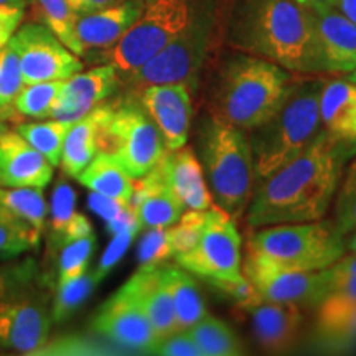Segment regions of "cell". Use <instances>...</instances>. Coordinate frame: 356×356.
I'll return each instance as SVG.
<instances>
[{
	"mask_svg": "<svg viewBox=\"0 0 356 356\" xmlns=\"http://www.w3.org/2000/svg\"><path fill=\"white\" fill-rule=\"evenodd\" d=\"M338 144L322 131L304 152L264 178L249 202L248 225L262 228L322 220L341 178Z\"/></svg>",
	"mask_w": 356,
	"mask_h": 356,
	"instance_id": "cell-1",
	"label": "cell"
},
{
	"mask_svg": "<svg viewBox=\"0 0 356 356\" xmlns=\"http://www.w3.org/2000/svg\"><path fill=\"white\" fill-rule=\"evenodd\" d=\"M241 44L287 71H325L314 15L297 0H251L241 24Z\"/></svg>",
	"mask_w": 356,
	"mask_h": 356,
	"instance_id": "cell-2",
	"label": "cell"
},
{
	"mask_svg": "<svg viewBox=\"0 0 356 356\" xmlns=\"http://www.w3.org/2000/svg\"><path fill=\"white\" fill-rule=\"evenodd\" d=\"M322 88V81H291L274 113L249 131L257 178L273 175L317 139Z\"/></svg>",
	"mask_w": 356,
	"mask_h": 356,
	"instance_id": "cell-3",
	"label": "cell"
},
{
	"mask_svg": "<svg viewBox=\"0 0 356 356\" xmlns=\"http://www.w3.org/2000/svg\"><path fill=\"white\" fill-rule=\"evenodd\" d=\"M291 74L259 56H238L222 71L213 118L251 131L274 113L286 95Z\"/></svg>",
	"mask_w": 356,
	"mask_h": 356,
	"instance_id": "cell-4",
	"label": "cell"
},
{
	"mask_svg": "<svg viewBox=\"0 0 356 356\" xmlns=\"http://www.w3.org/2000/svg\"><path fill=\"white\" fill-rule=\"evenodd\" d=\"M345 236L335 221L262 226L248 241V256L293 270H322L345 254Z\"/></svg>",
	"mask_w": 356,
	"mask_h": 356,
	"instance_id": "cell-5",
	"label": "cell"
},
{
	"mask_svg": "<svg viewBox=\"0 0 356 356\" xmlns=\"http://www.w3.org/2000/svg\"><path fill=\"white\" fill-rule=\"evenodd\" d=\"M203 162L218 207L233 220L241 218L257 178L249 137L241 129L213 118L203 134Z\"/></svg>",
	"mask_w": 356,
	"mask_h": 356,
	"instance_id": "cell-6",
	"label": "cell"
},
{
	"mask_svg": "<svg viewBox=\"0 0 356 356\" xmlns=\"http://www.w3.org/2000/svg\"><path fill=\"white\" fill-rule=\"evenodd\" d=\"M191 22L186 0H150L131 29L108 48L104 58L119 76H132L150 58L180 37Z\"/></svg>",
	"mask_w": 356,
	"mask_h": 356,
	"instance_id": "cell-7",
	"label": "cell"
},
{
	"mask_svg": "<svg viewBox=\"0 0 356 356\" xmlns=\"http://www.w3.org/2000/svg\"><path fill=\"white\" fill-rule=\"evenodd\" d=\"M99 150L114 155L132 178H140L165 157L163 137L144 108L127 102L113 106L101 129Z\"/></svg>",
	"mask_w": 356,
	"mask_h": 356,
	"instance_id": "cell-8",
	"label": "cell"
},
{
	"mask_svg": "<svg viewBox=\"0 0 356 356\" xmlns=\"http://www.w3.org/2000/svg\"><path fill=\"white\" fill-rule=\"evenodd\" d=\"M188 273L210 279H236L241 275V236L234 220L213 203L207 210V221L191 251L175 256Z\"/></svg>",
	"mask_w": 356,
	"mask_h": 356,
	"instance_id": "cell-9",
	"label": "cell"
},
{
	"mask_svg": "<svg viewBox=\"0 0 356 356\" xmlns=\"http://www.w3.org/2000/svg\"><path fill=\"white\" fill-rule=\"evenodd\" d=\"M8 43L19 55L25 84L65 81L83 70L78 55L68 50L44 25L20 26Z\"/></svg>",
	"mask_w": 356,
	"mask_h": 356,
	"instance_id": "cell-10",
	"label": "cell"
},
{
	"mask_svg": "<svg viewBox=\"0 0 356 356\" xmlns=\"http://www.w3.org/2000/svg\"><path fill=\"white\" fill-rule=\"evenodd\" d=\"M244 275L251 280L264 300L318 304L327 296V273L293 270L246 256Z\"/></svg>",
	"mask_w": 356,
	"mask_h": 356,
	"instance_id": "cell-11",
	"label": "cell"
},
{
	"mask_svg": "<svg viewBox=\"0 0 356 356\" xmlns=\"http://www.w3.org/2000/svg\"><path fill=\"white\" fill-rule=\"evenodd\" d=\"M92 327L97 333L126 350L152 353L159 341L144 309L127 284L99 307Z\"/></svg>",
	"mask_w": 356,
	"mask_h": 356,
	"instance_id": "cell-12",
	"label": "cell"
},
{
	"mask_svg": "<svg viewBox=\"0 0 356 356\" xmlns=\"http://www.w3.org/2000/svg\"><path fill=\"white\" fill-rule=\"evenodd\" d=\"M202 53L203 33L191 22L180 37L150 58L127 79L139 89L170 83H184L188 86L193 83L202 63Z\"/></svg>",
	"mask_w": 356,
	"mask_h": 356,
	"instance_id": "cell-13",
	"label": "cell"
},
{
	"mask_svg": "<svg viewBox=\"0 0 356 356\" xmlns=\"http://www.w3.org/2000/svg\"><path fill=\"white\" fill-rule=\"evenodd\" d=\"M140 104L162 134L167 150L186 144L191 124V96L184 83L154 84L140 89Z\"/></svg>",
	"mask_w": 356,
	"mask_h": 356,
	"instance_id": "cell-14",
	"label": "cell"
},
{
	"mask_svg": "<svg viewBox=\"0 0 356 356\" xmlns=\"http://www.w3.org/2000/svg\"><path fill=\"white\" fill-rule=\"evenodd\" d=\"M51 315L30 299L0 300V345L37 355L50 341Z\"/></svg>",
	"mask_w": 356,
	"mask_h": 356,
	"instance_id": "cell-15",
	"label": "cell"
},
{
	"mask_svg": "<svg viewBox=\"0 0 356 356\" xmlns=\"http://www.w3.org/2000/svg\"><path fill=\"white\" fill-rule=\"evenodd\" d=\"M119 74L113 65H102L86 73L73 74L65 79L53 108L51 118L63 122H76L91 113L118 89Z\"/></svg>",
	"mask_w": 356,
	"mask_h": 356,
	"instance_id": "cell-16",
	"label": "cell"
},
{
	"mask_svg": "<svg viewBox=\"0 0 356 356\" xmlns=\"http://www.w3.org/2000/svg\"><path fill=\"white\" fill-rule=\"evenodd\" d=\"M314 15L325 71L351 73L356 68V24L327 2H307Z\"/></svg>",
	"mask_w": 356,
	"mask_h": 356,
	"instance_id": "cell-17",
	"label": "cell"
},
{
	"mask_svg": "<svg viewBox=\"0 0 356 356\" xmlns=\"http://www.w3.org/2000/svg\"><path fill=\"white\" fill-rule=\"evenodd\" d=\"M51 177V163L19 132H3L0 136V186L43 190Z\"/></svg>",
	"mask_w": 356,
	"mask_h": 356,
	"instance_id": "cell-18",
	"label": "cell"
},
{
	"mask_svg": "<svg viewBox=\"0 0 356 356\" xmlns=\"http://www.w3.org/2000/svg\"><path fill=\"white\" fill-rule=\"evenodd\" d=\"M131 207L140 228L145 229L168 228L185 210V204L168 185L160 163L144 177L134 180Z\"/></svg>",
	"mask_w": 356,
	"mask_h": 356,
	"instance_id": "cell-19",
	"label": "cell"
},
{
	"mask_svg": "<svg viewBox=\"0 0 356 356\" xmlns=\"http://www.w3.org/2000/svg\"><path fill=\"white\" fill-rule=\"evenodd\" d=\"M246 312L251 315L256 340L266 351L282 353L293 348L299 340L304 323L299 304L262 299Z\"/></svg>",
	"mask_w": 356,
	"mask_h": 356,
	"instance_id": "cell-20",
	"label": "cell"
},
{
	"mask_svg": "<svg viewBox=\"0 0 356 356\" xmlns=\"http://www.w3.org/2000/svg\"><path fill=\"white\" fill-rule=\"evenodd\" d=\"M126 284L144 309L159 340L178 332L175 307L162 264L139 267Z\"/></svg>",
	"mask_w": 356,
	"mask_h": 356,
	"instance_id": "cell-21",
	"label": "cell"
},
{
	"mask_svg": "<svg viewBox=\"0 0 356 356\" xmlns=\"http://www.w3.org/2000/svg\"><path fill=\"white\" fill-rule=\"evenodd\" d=\"M142 0H122L101 10L78 17L76 33L84 50L102 48L108 50L131 29L144 10Z\"/></svg>",
	"mask_w": 356,
	"mask_h": 356,
	"instance_id": "cell-22",
	"label": "cell"
},
{
	"mask_svg": "<svg viewBox=\"0 0 356 356\" xmlns=\"http://www.w3.org/2000/svg\"><path fill=\"white\" fill-rule=\"evenodd\" d=\"M170 188L181 200L188 210H208L213 204V197L204 181L202 165L191 149L167 150L160 160Z\"/></svg>",
	"mask_w": 356,
	"mask_h": 356,
	"instance_id": "cell-23",
	"label": "cell"
},
{
	"mask_svg": "<svg viewBox=\"0 0 356 356\" xmlns=\"http://www.w3.org/2000/svg\"><path fill=\"white\" fill-rule=\"evenodd\" d=\"M113 113V106H97L91 113L71 124L61 152L60 165L66 175L76 178L99 150L101 129Z\"/></svg>",
	"mask_w": 356,
	"mask_h": 356,
	"instance_id": "cell-24",
	"label": "cell"
},
{
	"mask_svg": "<svg viewBox=\"0 0 356 356\" xmlns=\"http://www.w3.org/2000/svg\"><path fill=\"white\" fill-rule=\"evenodd\" d=\"M315 337L328 348H346L356 343V297L327 293L318 302Z\"/></svg>",
	"mask_w": 356,
	"mask_h": 356,
	"instance_id": "cell-25",
	"label": "cell"
},
{
	"mask_svg": "<svg viewBox=\"0 0 356 356\" xmlns=\"http://www.w3.org/2000/svg\"><path fill=\"white\" fill-rule=\"evenodd\" d=\"M320 122L325 132L338 142L356 140V84L330 81L320 95Z\"/></svg>",
	"mask_w": 356,
	"mask_h": 356,
	"instance_id": "cell-26",
	"label": "cell"
},
{
	"mask_svg": "<svg viewBox=\"0 0 356 356\" xmlns=\"http://www.w3.org/2000/svg\"><path fill=\"white\" fill-rule=\"evenodd\" d=\"M76 178L95 193L113 198L124 204H131L134 178L129 175L126 168L114 155L99 152Z\"/></svg>",
	"mask_w": 356,
	"mask_h": 356,
	"instance_id": "cell-27",
	"label": "cell"
},
{
	"mask_svg": "<svg viewBox=\"0 0 356 356\" xmlns=\"http://www.w3.org/2000/svg\"><path fill=\"white\" fill-rule=\"evenodd\" d=\"M168 289H170L178 332H185L208 314L207 305L198 292L197 284L188 273L175 266H163Z\"/></svg>",
	"mask_w": 356,
	"mask_h": 356,
	"instance_id": "cell-28",
	"label": "cell"
},
{
	"mask_svg": "<svg viewBox=\"0 0 356 356\" xmlns=\"http://www.w3.org/2000/svg\"><path fill=\"white\" fill-rule=\"evenodd\" d=\"M186 332L203 356H236L243 351L228 325L208 314Z\"/></svg>",
	"mask_w": 356,
	"mask_h": 356,
	"instance_id": "cell-29",
	"label": "cell"
},
{
	"mask_svg": "<svg viewBox=\"0 0 356 356\" xmlns=\"http://www.w3.org/2000/svg\"><path fill=\"white\" fill-rule=\"evenodd\" d=\"M37 12L55 37L74 55L83 56L86 50L76 33L78 15L71 10L66 0H37Z\"/></svg>",
	"mask_w": 356,
	"mask_h": 356,
	"instance_id": "cell-30",
	"label": "cell"
},
{
	"mask_svg": "<svg viewBox=\"0 0 356 356\" xmlns=\"http://www.w3.org/2000/svg\"><path fill=\"white\" fill-rule=\"evenodd\" d=\"M0 204L42 236L48 207L42 188H3L0 186Z\"/></svg>",
	"mask_w": 356,
	"mask_h": 356,
	"instance_id": "cell-31",
	"label": "cell"
},
{
	"mask_svg": "<svg viewBox=\"0 0 356 356\" xmlns=\"http://www.w3.org/2000/svg\"><path fill=\"white\" fill-rule=\"evenodd\" d=\"M70 127V122L53 119V121L48 122H24L20 124L17 132H19L33 149H37L53 167H56L60 165L63 144Z\"/></svg>",
	"mask_w": 356,
	"mask_h": 356,
	"instance_id": "cell-32",
	"label": "cell"
},
{
	"mask_svg": "<svg viewBox=\"0 0 356 356\" xmlns=\"http://www.w3.org/2000/svg\"><path fill=\"white\" fill-rule=\"evenodd\" d=\"M63 81H42L25 84L17 96L13 108L15 113L25 118H51L58 95H60Z\"/></svg>",
	"mask_w": 356,
	"mask_h": 356,
	"instance_id": "cell-33",
	"label": "cell"
},
{
	"mask_svg": "<svg viewBox=\"0 0 356 356\" xmlns=\"http://www.w3.org/2000/svg\"><path fill=\"white\" fill-rule=\"evenodd\" d=\"M42 236L0 204V259L15 257L38 246Z\"/></svg>",
	"mask_w": 356,
	"mask_h": 356,
	"instance_id": "cell-34",
	"label": "cell"
},
{
	"mask_svg": "<svg viewBox=\"0 0 356 356\" xmlns=\"http://www.w3.org/2000/svg\"><path fill=\"white\" fill-rule=\"evenodd\" d=\"M95 274H83L76 279L66 280L58 284V292L55 297V304L51 310V320L56 323L65 322L76 312L79 305L88 299L92 289L97 286Z\"/></svg>",
	"mask_w": 356,
	"mask_h": 356,
	"instance_id": "cell-35",
	"label": "cell"
},
{
	"mask_svg": "<svg viewBox=\"0 0 356 356\" xmlns=\"http://www.w3.org/2000/svg\"><path fill=\"white\" fill-rule=\"evenodd\" d=\"M24 86L19 55L12 44L7 43L6 47L0 48V115L12 113L13 102Z\"/></svg>",
	"mask_w": 356,
	"mask_h": 356,
	"instance_id": "cell-36",
	"label": "cell"
},
{
	"mask_svg": "<svg viewBox=\"0 0 356 356\" xmlns=\"http://www.w3.org/2000/svg\"><path fill=\"white\" fill-rule=\"evenodd\" d=\"M204 221H207V210H188L181 213L178 221L168 226V243H170L173 257L188 252L197 246Z\"/></svg>",
	"mask_w": 356,
	"mask_h": 356,
	"instance_id": "cell-37",
	"label": "cell"
},
{
	"mask_svg": "<svg viewBox=\"0 0 356 356\" xmlns=\"http://www.w3.org/2000/svg\"><path fill=\"white\" fill-rule=\"evenodd\" d=\"M95 243V233L63 243L60 256V282L86 274Z\"/></svg>",
	"mask_w": 356,
	"mask_h": 356,
	"instance_id": "cell-38",
	"label": "cell"
},
{
	"mask_svg": "<svg viewBox=\"0 0 356 356\" xmlns=\"http://www.w3.org/2000/svg\"><path fill=\"white\" fill-rule=\"evenodd\" d=\"M340 180L335 193V225L346 236L356 231V159Z\"/></svg>",
	"mask_w": 356,
	"mask_h": 356,
	"instance_id": "cell-39",
	"label": "cell"
},
{
	"mask_svg": "<svg viewBox=\"0 0 356 356\" xmlns=\"http://www.w3.org/2000/svg\"><path fill=\"white\" fill-rule=\"evenodd\" d=\"M74 204H76L74 190L66 181H60L56 185L55 193H53L51 202V233L58 241H61L66 226L76 213L74 211Z\"/></svg>",
	"mask_w": 356,
	"mask_h": 356,
	"instance_id": "cell-40",
	"label": "cell"
},
{
	"mask_svg": "<svg viewBox=\"0 0 356 356\" xmlns=\"http://www.w3.org/2000/svg\"><path fill=\"white\" fill-rule=\"evenodd\" d=\"M208 284H211L213 287L221 291L225 296H228L231 300L236 302V305L239 309L246 312L251 309L252 305L259 304L262 300L261 293L256 291V287L252 286V282L246 275L241 274L236 279H210L207 280Z\"/></svg>",
	"mask_w": 356,
	"mask_h": 356,
	"instance_id": "cell-41",
	"label": "cell"
},
{
	"mask_svg": "<svg viewBox=\"0 0 356 356\" xmlns=\"http://www.w3.org/2000/svg\"><path fill=\"white\" fill-rule=\"evenodd\" d=\"M168 257H173V252L168 243L167 228H152L147 231L139 244L140 267L159 266Z\"/></svg>",
	"mask_w": 356,
	"mask_h": 356,
	"instance_id": "cell-42",
	"label": "cell"
},
{
	"mask_svg": "<svg viewBox=\"0 0 356 356\" xmlns=\"http://www.w3.org/2000/svg\"><path fill=\"white\" fill-rule=\"evenodd\" d=\"M140 229H142L140 226L136 225V226H131V228H126V229L119 231V233L113 234V241H111L108 249L104 251V254H102L96 273H92L95 274L97 282H101V280L104 279L106 275L111 273V270H113V267L122 259V256L126 254L129 246H131L132 239L136 238V234L139 233Z\"/></svg>",
	"mask_w": 356,
	"mask_h": 356,
	"instance_id": "cell-43",
	"label": "cell"
},
{
	"mask_svg": "<svg viewBox=\"0 0 356 356\" xmlns=\"http://www.w3.org/2000/svg\"><path fill=\"white\" fill-rule=\"evenodd\" d=\"M154 355L163 356H200L198 346L191 340L188 332H177L170 337L162 338L157 341V345L152 350Z\"/></svg>",
	"mask_w": 356,
	"mask_h": 356,
	"instance_id": "cell-44",
	"label": "cell"
},
{
	"mask_svg": "<svg viewBox=\"0 0 356 356\" xmlns=\"http://www.w3.org/2000/svg\"><path fill=\"white\" fill-rule=\"evenodd\" d=\"M24 19V7L0 6V48L10 42Z\"/></svg>",
	"mask_w": 356,
	"mask_h": 356,
	"instance_id": "cell-45",
	"label": "cell"
},
{
	"mask_svg": "<svg viewBox=\"0 0 356 356\" xmlns=\"http://www.w3.org/2000/svg\"><path fill=\"white\" fill-rule=\"evenodd\" d=\"M89 207H91V210L96 211L102 220H106V222H109V221H114L115 218L121 216L122 213L126 211L129 204L115 202L113 198L102 197V195L92 191V193L89 195Z\"/></svg>",
	"mask_w": 356,
	"mask_h": 356,
	"instance_id": "cell-46",
	"label": "cell"
},
{
	"mask_svg": "<svg viewBox=\"0 0 356 356\" xmlns=\"http://www.w3.org/2000/svg\"><path fill=\"white\" fill-rule=\"evenodd\" d=\"M91 233H92V226L88 218L81 215V213H74L73 218H71V221L68 222V226H66L63 238H61V243L70 241V239L81 238V236H88Z\"/></svg>",
	"mask_w": 356,
	"mask_h": 356,
	"instance_id": "cell-47",
	"label": "cell"
},
{
	"mask_svg": "<svg viewBox=\"0 0 356 356\" xmlns=\"http://www.w3.org/2000/svg\"><path fill=\"white\" fill-rule=\"evenodd\" d=\"M66 2H68L71 10L76 13L78 17H81L113 6L118 0H66Z\"/></svg>",
	"mask_w": 356,
	"mask_h": 356,
	"instance_id": "cell-48",
	"label": "cell"
},
{
	"mask_svg": "<svg viewBox=\"0 0 356 356\" xmlns=\"http://www.w3.org/2000/svg\"><path fill=\"white\" fill-rule=\"evenodd\" d=\"M333 7L343 13L346 19L356 24V0H335Z\"/></svg>",
	"mask_w": 356,
	"mask_h": 356,
	"instance_id": "cell-49",
	"label": "cell"
},
{
	"mask_svg": "<svg viewBox=\"0 0 356 356\" xmlns=\"http://www.w3.org/2000/svg\"><path fill=\"white\" fill-rule=\"evenodd\" d=\"M8 293V284L6 275L0 273V300H3Z\"/></svg>",
	"mask_w": 356,
	"mask_h": 356,
	"instance_id": "cell-50",
	"label": "cell"
},
{
	"mask_svg": "<svg viewBox=\"0 0 356 356\" xmlns=\"http://www.w3.org/2000/svg\"><path fill=\"white\" fill-rule=\"evenodd\" d=\"M26 0H0V6H19L24 7Z\"/></svg>",
	"mask_w": 356,
	"mask_h": 356,
	"instance_id": "cell-51",
	"label": "cell"
},
{
	"mask_svg": "<svg viewBox=\"0 0 356 356\" xmlns=\"http://www.w3.org/2000/svg\"><path fill=\"white\" fill-rule=\"evenodd\" d=\"M348 249H350L351 252H356V233L350 238V241H348Z\"/></svg>",
	"mask_w": 356,
	"mask_h": 356,
	"instance_id": "cell-52",
	"label": "cell"
},
{
	"mask_svg": "<svg viewBox=\"0 0 356 356\" xmlns=\"http://www.w3.org/2000/svg\"><path fill=\"white\" fill-rule=\"evenodd\" d=\"M297 2L307 3V2H315V0H297ZM317 2H327V3H330V6H333V2H335V0H317Z\"/></svg>",
	"mask_w": 356,
	"mask_h": 356,
	"instance_id": "cell-53",
	"label": "cell"
},
{
	"mask_svg": "<svg viewBox=\"0 0 356 356\" xmlns=\"http://www.w3.org/2000/svg\"><path fill=\"white\" fill-rule=\"evenodd\" d=\"M348 81L356 84V68H355L353 71H351V73H348Z\"/></svg>",
	"mask_w": 356,
	"mask_h": 356,
	"instance_id": "cell-54",
	"label": "cell"
},
{
	"mask_svg": "<svg viewBox=\"0 0 356 356\" xmlns=\"http://www.w3.org/2000/svg\"><path fill=\"white\" fill-rule=\"evenodd\" d=\"M6 132V126H3V121H2V115H0V136Z\"/></svg>",
	"mask_w": 356,
	"mask_h": 356,
	"instance_id": "cell-55",
	"label": "cell"
},
{
	"mask_svg": "<svg viewBox=\"0 0 356 356\" xmlns=\"http://www.w3.org/2000/svg\"><path fill=\"white\" fill-rule=\"evenodd\" d=\"M353 152L356 154V140H355V147H353Z\"/></svg>",
	"mask_w": 356,
	"mask_h": 356,
	"instance_id": "cell-56",
	"label": "cell"
}]
</instances>
